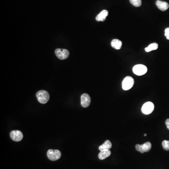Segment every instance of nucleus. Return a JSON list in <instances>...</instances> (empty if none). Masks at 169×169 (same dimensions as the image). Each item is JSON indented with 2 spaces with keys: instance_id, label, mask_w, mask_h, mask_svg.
Segmentation results:
<instances>
[{
  "instance_id": "6ab92c4d",
  "label": "nucleus",
  "mask_w": 169,
  "mask_h": 169,
  "mask_svg": "<svg viewBox=\"0 0 169 169\" xmlns=\"http://www.w3.org/2000/svg\"><path fill=\"white\" fill-rule=\"evenodd\" d=\"M166 126L167 127L169 130V119H167L166 121Z\"/></svg>"
},
{
  "instance_id": "dca6fc26",
  "label": "nucleus",
  "mask_w": 169,
  "mask_h": 169,
  "mask_svg": "<svg viewBox=\"0 0 169 169\" xmlns=\"http://www.w3.org/2000/svg\"><path fill=\"white\" fill-rule=\"evenodd\" d=\"M130 2L132 5L137 7L141 6L142 4V0H130Z\"/></svg>"
},
{
  "instance_id": "423d86ee",
  "label": "nucleus",
  "mask_w": 169,
  "mask_h": 169,
  "mask_svg": "<svg viewBox=\"0 0 169 169\" xmlns=\"http://www.w3.org/2000/svg\"><path fill=\"white\" fill-rule=\"evenodd\" d=\"M56 56L60 60L66 59L69 56L70 52L65 49H57L55 51Z\"/></svg>"
},
{
  "instance_id": "6e6552de",
  "label": "nucleus",
  "mask_w": 169,
  "mask_h": 169,
  "mask_svg": "<svg viewBox=\"0 0 169 169\" xmlns=\"http://www.w3.org/2000/svg\"><path fill=\"white\" fill-rule=\"evenodd\" d=\"M10 136L11 139L15 142H20L23 138L22 133L19 130L12 131L10 133Z\"/></svg>"
},
{
  "instance_id": "a211bd4d",
  "label": "nucleus",
  "mask_w": 169,
  "mask_h": 169,
  "mask_svg": "<svg viewBox=\"0 0 169 169\" xmlns=\"http://www.w3.org/2000/svg\"><path fill=\"white\" fill-rule=\"evenodd\" d=\"M165 36L167 40H169V28H167L165 30Z\"/></svg>"
},
{
  "instance_id": "4468645a",
  "label": "nucleus",
  "mask_w": 169,
  "mask_h": 169,
  "mask_svg": "<svg viewBox=\"0 0 169 169\" xmlns=\"http://www.w3.org/2000/svg\"><path fill=\"white\" fill-rule=\"evenodd\" d=\"M112 147V144L111 142L109 140H107L104 142V143L103 144L100 146L99 147V149L100 150L102 151L104 149H111Z\"/></svg>"
},
{
  "instance_id": "9d476101",
  "label": "nucleus",
  "mask_w": 169,
  "mask_h": 169,
  "mask_svg": "<svg viewBox=\"0 0 169 169\" xmlns=\"http://www.w3.org/2000/svg\"><path fill=\"white\" fill-rule=\"evenodd\" d=\"M156 5L160 10L163 11H166L169 8V5L168 3L165 1L157 0L156 1Z\"/></svg>"
},
{
  "instance_id": "f257e3e1",
  "label": "nucleus",
  "mask_w": 169,
  "mask_h": 169,
  "mask_svg": "<svg viewBox=\"0 0 169 169\" xmlns=\"http://www.w3.org/2000/svg\"><path fill=\"white\" fill-rule=\"evenodd\" d=\"M36 97L40 103L45 104L47 103L49 99V95L47 91L40 90L36 93Z\"/></svg>"
},
{
  "instance_id": "20e7f679",
  "label": "nucleus",
  "mask_w": 169,
  "mask_h": 169,
  "mask_svg": "<svg viewBox=\"0 0 169 169\" xmlns=\"http://www.w3.org/2000/svg\"><path fill=\"white\" fill-rule=\"evenodd\" d=\"M133 73L138 76H142L146 74L148 71L146 66L142 65H136L133 69Z\"/></svg>"
},
{
  "instance_id": "aec40b11",
  "label": "nucleus",
  "mask_w": 169,
  "mask_h": 169,
  "mask_svg": "<svg viewBox=\"0 0 169 169\" xmlns=\"http://www.w3.org/2000/svg\"><path fill=\"white\" fill-rule=\"evenodd\" d=\"M144 135V136H147V134H146V133H145Z\"/></svg>"
},
{
  "instance_id": "1a4fd4ad",
  "label": "nucleus",
  "mask_w": 169,
  "mask_h": 169,
  "mask_svg": "<svg viewBox=\"0 0 169 169\" xmlns=\"http://www.w3.org/2000/svg\"><path fill=\"white\" fill-rule=\"evenodd\" d=\"M91 98L87 93H83L81 96V105L84 108H87L90 104Z\"/></svg>"
},
{
  "instance_id": "ddd939ff",
  "label": "nucleus",
  "mask_w": 169,
  "mask_h": 169,
  "mask_svg": "<svg viewBox=\"0 0 169 169\" xmlns=\"http://www.w3.org/2000/svg\"><path fill=\"white\" fill-rule=\"evenodd\" d=\"M111 45L114 49H120L122 47V42L118 39H114L111 42Z\"/></svg>"
},
{
  "instance_id": "0eeeda50",
  "label": "nucleus",
  "mask_w": 169,
  "mask_h": 169,
  "mask_svg": "<svg viewBox=\"0 0 169 169\" xmlns=\"http://www.w3.org/2000/svg\"><path fill=\"white\" fill-rule=\"evenodd\" d=\"M154 109V105L150 102L144 103L142 108V112L145 115L150 114Z\"/></svg>"
},
{
  "instance_id": "f3484780",
  "label": "nucleus",
  "mask_w": 169,
  "mask_h": 169,
  "mask_svg": "<svg viewBox=\"0 0 169 169\" xmlns=\"http://www.w3.org/2000/svg\"><path fill=\"white\" fill-rule=\"evenodd\" d=\"M162 146L163 148L166 150H169V141L164 140L162 142Z\"/></svg>"
},
{
  "instance_id": "f8f14e48",
  "label": "nucleus",
  "mask_w": 169,
  "mask_h": 169,
  "mask_svg": "<svg viewBox=\"0 0 169 169\" xmlns=\"http://www.w3.org/2000/svg\"><path fill=\"white\" fill-rule=\"evenodd\" d=\"M111 155V151L109 149H104L101 151L98 155V157L100 160H104L108 157Z\"/></svg>"
},
{
  "instance_id": "7ed1b4c3",
  "label": "nucleus",
  "mask_w": 169,
  "mask_h": 169,
  "mask_svg": "<svg viewBox=\"0 0 169 169\" xmlns=\"http://www.w3.org/2000/svg\"><path fill=\"white\" fill-rule=\"evenodd\" d=\"M134 83V79L132 77H126L122 82V88L124 90H128L133 87Z\"/></svg>"
},
{
  "instance_id": "2eb2a0df",
  "label": "nucleus",
  "mask_w": 169,
  "mask_h": 169,
  "mask_svg": "<svg viewBox=\"0 0 169 169\" xmlns=\"http://www.w3.org/2000/svg\"><path fill=\"white\" fill-rule=\"evenodd\" d=\"M158 45L157 43H151L148 46V47H146L145 51L147 52H149L152 50H155L157 49H158Z\"/></svg>"
},
{
  "instance_id": "f03ea898",
  "label": "nucleus",
  "mask_w": 169,
  "mask_h": 169,
  "mask_svg": "<svg viewBox=\"0 0 169 169\" xmlns=\"http://www.w3.org/2000/svg\"><path fill=\"white\" fill-rule=\"evenodd\" d=\"M47 157L50 160L55 161L60 159L61 157V153L60 151L57 149H49L47 151Z\"/></svg>"
},
{
  "instance_id": "39448f33",
  "label": "nucleus",
  "mask_w": 169,
  "mask_h": 169,
  "mask_svg": "<svg viewBox=\"0 0 169 169\" xmlns=\"http://www.w3.org/2000/svg\"><path fill=\"white\" fill-rule=\"evenodd\" d=\"M136 149L137 151L140 152L143 154L144 152H148L152 148L151 143L150 142H146L143 144H137L135 146Z\"/></svg>"
},
{
  "instance_id": "9b49d317",
  "label": "nucleus",
  "mask_w": 169,
  "mask_h": 169,
  "mask_svg": "<svg viewBox=\"0 0 169 169\" xmlns=\"http://www.w3.org/2000/svg\"><path fill=\"white\" fill-rule=\"evenodd\" d=\"M108 11L107 10H103L101 11V12L98 15H97L96 17V21H102L103 22L106 20L107 16H108Z\"/></svg>"
}]
</instances>
